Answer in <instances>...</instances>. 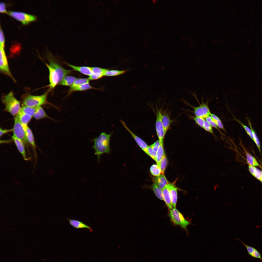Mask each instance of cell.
<instances>
[{"instance_id":"obj_1","label":"cell","mask_w":262,"mask_h":262,"mask_svg":"<svg viewBox=\"0 0 262 262\" xmlns=\"http://www.w3.org/2000/svg\"><path fill=\"white\" fill-rule=\"evenodd\" d=\"M112 134L102 132L98 137L93 139L94 144L93 147L98 161L101 155L105 153L108 154L110 151V142Z\"/></svg>"},{"instance_id":"obj_2","label":"cell","mask_w":262,"mask_h":262,"mask_svg":"<svg viewBox=\"0 0 262 262\" xmlns=\"http://www.w3.org/2000/svg\"><path fill=\"white\" fill-rule=\"evenodd\" d=\"M2 101L4 105V111L13 116H16L21 107L19 102L15 97L12 91H11L2 98Z\"/></svg>"},{"instance_id":"obj_3","label":"cell","mask_w":262,"mask_h":262,"mask_svg":"<svg viewBox=\"0 0 262 262\" xmlns=\"http://www.w3.org/2000/svg\"><path fill=\"white\" fill-rule=\"evenodd\" d=\"M48 92L40 95L29 94L24 98L22 106L36 107L48 103L47 97Z\"/></svg>"},{"instance_id":"obj_4","label":"cell","mask_w":262,"mask_h":262,"mask_svg":"<svg viewBox=\"0 0 262 262\" xmlns=\"http://www.w3.org/2000/svg\"><path fill=\"white\" fill-rule=\"evenodd\" d=\"M169 215L171 221L173 223L180 226L187 232L188 231L187 227L191 223L185 219L182 214L176 208L169 210Z\"/></svg>"},{"instance_id":"obj_5","label":"cell","mask_w":262,"mask_h":262,"mask_svg":"<svg viewBox=\"0 0 262 262\" xmlns=\"http://www.w3.org/2000/svg\"><path fill=\"white\" fill-rule=\"evenodd\" d=\"M13 129V135L22 140L25 145L28 146L29 144L27 139L26 131L16 115L14 118Z\"/></svg>"},{"instance_id":"obj_6","label":"cell","mask_w":262,"mask_h":262,"mask_svg":"<svg viewBox=\"0 0 262 262\" xmlns=\"http://www.w3.org/2000/svg\"><path fill=\"white\" fill-rule=\"evenodd\" d=\"M48 58L49 62V64H48L57 72L59 76L60 82L65 76L72 73V70L66 69L63 67L51 54H48Z\"/></svg>"},{"instance_id":"obj_7","label":"cell","mask_w":262,"mask_h":262,"mask_svg":"<svg viewBox=\"0 0 262 262\" xmlns=\"http://www.w3.org/2000/svg\"><path fill=\"white\" fill-rule=\"evenodd\" d=\"M7 13L23 25L27 24L36 19L34 15L21 12L10 11H7Z\"/></svg>"},{"instance_id":"obj_8","label":"cell","mask_w":262,"mask_h":262,"mask_svg":"<svg viewBox=\"0 0 262 262\" xmlns=\"http://www.w3.org/2000/svg\"><path fill=\"white\" fill-rule=\"evenodd\" d=\"M208 101L204 103L202 101L199 106L195 107L190 105L194 109L193 113L195 116L205 119L210 116L211 114L208 105Z\"/></svg>"},{"instance_id":"obj_9","label":"cell","mask_w":262,"mask_h":262,"mask_svg":"<svg viewBox=\"0 0 262 262\" xmlns=\"http://www.w3.org/2000/svg\"><path fill=\"white\" fill-rule=\"evenodd\" d=\"M4 48L0 47V69L3 73L10 77L14 81L13 77L9 69L8 60Z\"/></svg>"},{"instance_id":"obj_10","label":"cell","mask_w":262,"mask_h":262,"mask_svg":"<svg viewBox=\"0 0 262 262\" xmlns=\"http://www.w3.org/2000/svg\"><path fill=\"white\" fill-rule=\"evenodd\" d=\"M156 115L155 128L156 133L160 142H163L166 133L164 131L162 123L161 111L160 110H157Z\"/></svg>"},{"instance_id":"obj_11","label":"cell","mask_w":262,"mask_h":262,"mask_svg":"<svg viewBox=\"0 0 262 262\" xmlns=\"http://www.w3.org/2000/svg\"><path fill=\"white\" fill-rule=\"evenodd\" d=\"M120 122L123 126L129 132L139 146L147 155H148L147 148L148 146L146 143L140 137L134 133L127 126L125 123L121 120Z\"/></svg>"},{"instance_id":"obj_12","label":"cell","mask_w":262,"mask_h":262,"mask_svg":"<svg viewBox=\"0 0 262 262\" xmlns=\"http://www.w3.org/2000/svg\"><path fill=\"white\" fill-rule=\"evenodd\" d=\"M49 71V86L50 89H53L60 82L59 76L56 71L48 64H46Z\"/></svg>"},{"instance_id":"obj_13","label":"cell","mask_w":262,"mask_h":262,"mask_svg":"<svg viewBox=\"0 0 262 262\" xmlns=\"http://www.w3.org/2000/svg\"><path fill=\"white\" fill-rule=\"evenodd\" d=\"M65 63L67 66L71 68L74 70L79 72L85 75L89 76L93 74L92 67L87 66H77L65 62Z\"/></svg>"},{"instance_id":"obj_14","label":"cell","mask_w":262,"mask_h":262,"mask_svg":"<svg viewBox=\"0 0 262 262\" xmlns=\"http://www.w3.org/2000/svg\"><path fill=\"white\" fill-rule=\"evenodd\" d=\"M12 138L24 159L25 160H28V159L27 157L25 146V144L24 142L13 135L12 137Z\"/></svg>"},{"instance_id":"obj_15","label":"cell","mask_w":262,"mask_h":262,"mask_svg":"<svg viewBox=\"0 0 262 262\" xmlns=\"http://www.w3.org/2000/svg\"><path fill=\"white\" fill-rule=\"evenodd\" d=\"M92 74L89 76L90 80H95L99 79L104 76L105 73L107 69L98 67H92Z\"/></svg>"},{"instance_id":"obj_16","label":"cell","mask_w":262,"mask_h":262,"mask_svg":"<svg viewBox=\"0 0 262 262\" xmlns=\"http://www.w3.org/2000/svg\"><path fill=\"white\" fill-rule=\"evenodd\" d=\"M162 194L164 200L169 210L172 209L173 208L171 195L170 191L166 186L162 189Z\"/></svg>"},{"instance_id":"obj_17","label":"cell","mask_w":262,"mask_h":262,"mask_svg":"<svg viewBox=\"0 0 262 262\" xmlns=\"http://www.w3.org/2000/svg\"><path fill=\"white\" fill-rule=\"evenodd\" d=\"M26 134L27 141L33 148L35 158V161H36L37 158L36 151V145L32 132L28 127H27L26 130Z\"/></svg>"},{"instance_id":"obj_18","label":"cell","mask_w":262,"mask_h":262,"mask_svg":"<svg viewBox=\"0 0 262 262\" xmlns=\"http://www.w3.org/2000/svg\"><path fill=\"white\" fill-rule=\"evenodd\" d=\"M166 186L170 192L173 208H176L177 200V188L173 184L169 183Z\"/></svg>"},{"instance_id":"obj_19","label":"cell","mask_w":262,"mask_h":262,"mask_svg":"<svg viewBox=\"0 0 262 262\" xmlns=\"http://www.w3.org/2000/svg\"><path fill=\"white\" fill-rule=\"evenodd\" d=\"M66 219L68 221L70 225L75 228L77 229H87L90 232L93 231V229L90 226L81 221L69 218H66Z\"/></svg>"},{"instance_id":"obj_20","label":"cell","mask_w":262,"mask_h":262,"mask_svg":"<svg viewBox=\"0 0 262 262\" xmlns=\"http://www.w3.org/2000/svg\"><path fill=\"white\" fill-rule=\"evenodd\" d=\"M153 180L162 189L169 183L164 174H161L159 176L153 177Z\"/></svg>"},{"instance_id":"obj_21","label":"cell","mask_w":262,"mask_h":262,"mask_svg":"<svg viewBox=\"0 0 262 262\" xmlns=\"http://www.w3.org/2000/svg\"><path fill=\"white\" fill-rule=\"evenodd\" d=\"M16 115L26 131L28 127V124L33 117L26 114L20 111Z\"/></svg>"},{"instance_id":"obj_22","label":"cell","mask_w":262,"mask_h":262,"mask_svg":"<svg viewBox=\"0 0 262 262\" xmlns=\"http://www.w3.org/2000/svg\"><path fill=\"white\" fill-rule=\"evenodd\" d=\"M162 121L164 131L166 133L172 121L171 120L169 114L165 112L162 113Z\"/></svg>"},{"instance_id":"obj_23","label":"cell","mask_w":262,"mask_h":262,"mask_svg":"<svg viewBox=\"0 0 262 262\" xmlns=\"http://www.w3.org/2000/svg\"><path fill=\"white\" fill-rule=\"evenodd\" d=\"M91 89H97L91 86L89 83L82 84L68 90V95H69L73 92L75 91H82Z\"/></svg>"},{"instance_id":"obj_24","label":"cell","mask_w":262,"mask_h":262,"mask_svg":"<svg viewBox=\"0 0 262 262\" xmlns=\"http://www.w3.org/2000/svg\"><path fill=\"white\" fill-rule=\"evenodd\" d=\"M238 240L240 241L245 246L248 254L250 256L254 258L259 259L262 260L261 255L257 249L253 247L247 245L240 240Z\"/></svg>"},{"instance_id":"obj_25","label":"cell","mask_w":262,"mask_h":262,"mask_svg":"<svg viewBox=\"0 0 262 262\" xmlns=\"http://www.w3.org/2000/svg\"><path fill=\"white\" fill-rule=\"evenodd\" d=\"M33 117L35 119L37 120L44 118H48L52 119L48 115L41 106H38L37 107L36 111Z\"/></svg>"},{"instance_id":"obj_26","label":"cell","mask_w":262,"mask_h":262,"mask_svg":"<svg viewBox=\"0 0 262 262\" xmlns=\"http://www.w3.org/2000/svg\"><path fill=\"white\" fill-rule=\"evenodd\" d=\"M77 79L74 76L66 75L62 79L59 84L62 86H71Z\"/></svg>"},{"instance_id":"obj_27","label":"cell","mask_w":262,"mask_h":262,"mask_svg":"<svg viewBox=\"0 0 262 262\" xmlns=\"http://www.w3.org/2000/svg\"><path fill=\"white\" fill-rule=\"evenodd\" d=\"M248 125L251 129L253 134V141L255 143L259 151L261 152V145L260 141L258 135L252 127L250 120L248 118H247Z\"/></svg>"},{"instance_id":"obj_28","label":"cell","mask_w":262,"mask_h":262,"mask_svg":"<svg viewBox=\"0 0 262 262\" xmlns=\"http://www.w3.org/2000/svg\"><path fill=\"white\" fill-rule=\"evenodd\" d=\"M164 154L163 142H160V145L156 152V156L155 161L157 164L160 167V162Z\"/></svg>"},{"instance_id":"obj_29","label":"cell","mask_w":262,"mask_h":262,"mask_svg":"<svg viewBox=\"0 0 262 262\" xmlns=\"http://www.w3.org/2000/svg\"><path fill=\"white\" fill-rule=\"evenodd\" d=\"M37 107H33L27 106H22L19 111L33 117Z\"/></svg>"},{"instance_id":"obj_30","label":"cell","mask_w":262,"mask_h":262,"mask_svg":"<svg viewBox=\"0 0 262 262\" xmlns=\"http://www.w3.org/2000/svg\"><path fill=\"white\" fill-rule=\"evenodd\" d=\"M152 189L158 198L161 200H164L162 190L155 183H154L152 185Z\"/></svg>"},{"instance_id":"obj_31","label":"cell","mask_w":262,"mask_h":262,"mask_svg":"<svg viewBox=\"0 0 262 262\" xmlns=\"http://www.w3.org/2000/svg\"><path fill=\"white\" fill-rule=\"evenodd\" d=\"M246 159L249 165L254 166H258L259 165L256 159L247 151H245Z\"/></svg>"},{"instance_id":"obj_32","label":"cell","mask_w":262,"mask_h":262,"mask_svg":"<svg viewBox=\"0 0 262 262\" xmlns=\"http://www.w3.org/2000/svg\"><path fill=\"white\" fill-rule=\"evenodd\" d=\"M150 170L151 174L155 177H157L161 174V171L160 166L157 164H154L150 167Z\"/></svg>"},{"instance_id":"obj_33","label":"cell","mask_w":262,"mask_h":262,"mask_svg":"<svg viewBox=\"0 0 262 262\" xmlns=\"http://www.w3.org/2000/svg\"><path fill=\"white\" fill-rule=\"evenodd\" d=\"M126 70H107L104 76H118L124 73Z\"/></svg>"},{"instance_id":"obj_34","label":"cell","mask_w":262,"mask_h":262,"mask_svg":"<svg viewBox=\"0 0 262 262\" xmlns=\"http://www.w3.org/2000/svg\"><path fill=\"white\" fill-rule=\"evenodd\" d=\"M90 80L88 78H77L73 84L70 86L69 89H72L82 84L89 83Z\"/></svg>"},{"instance_id":"obj_35","label":"cell","mask_w":262,"mask_h":262,"mask_svg":"<svg viewBox=\"0 0 262 262\" xmlns=\"http://www.w3.org/2000/svg\"><path fill=\"white\" fill-rule=\"evenodd\" d=\"M234 117V120L237 122L241 125L244 129L248 135L253 140V134L251 129L244 124L239 120L237 118L235 117Z\"/></svg>"},{"instance_id":"obj_36","label":"cell","mask_w":262,"mask_h":262,"mask_svg":"<svg viewBox=\"0 0 262 262\" xmlns=\"http://www.w3.org/2000/svg\"><path fill=\"white\" fill-rule=\"evenodd\" d=\"M210 116L216 123L218 128L225 131L223 124L219 118L214 114H211Z\"/></svg>"},{"instance_id":"obj_37","label":"cell","mask_w":262,"mask_h":262,"mask_svg":"<svg viewBox=\"0 0 262 262\" xmlns=\"http://www.w3.org/2000/svg\"><path fill=\"white\" fill-rule=\"evenodd\" d=\"M167 160L165 154H164L160 163V166L161 171V174H164L167 165Z\"/></svg>"},{"instance_id":"obj_38","label":"cell","mask_w":262,"mask_h":262,"mask_svg":"<svg viewBox=\"0 0 262 262\" xmlns=\"http://www.w3.org/2000/svg\"><path fill=\"white\" fill-rule=\"evenodd\" d=\"M191 118L194 120L196 123L199 126L203 128L204 124L205 119L196 116H190Z\"/></svg>"},{"instance_id":"obj_39","label":"cell","mask_w":262,"mask_h":262,"mask_svg":"<svg viewBox=\"0 0 262 262\" xmlns=\"http://www.w3.org/2000/svg\"><path fill=\"white\" fill-rule=\"evenodd\" d=\"M204 130L210 133L213 134L212 127L205 119L203 128Z\"/></svg>"},{"instance_id":"obj_40","label":"cell","mask_w":262,"mask_h":262,"mask_svg":"<svg viewBox=\"0 0 262 262\" xmlns=\"http://www.w3.org/2000/svg\"><path fill=\"white\" fill-rule=\"evenodd\" d=\"M147 151L148 155L155 161L156 156V152L154 151L149 146L148 147Z\"/></svg>"},{"instance_id":"obj_41","label":"cell","mask_w":262,"mask_h":262,"mask_svg":"<svg viewBox=\"0 0 262 262\" xmlns=\"http://www.w3.org/2000/svg\"><path fill=\"white\" fill-rule=\"evenodd\" d=\"M205 120L211 125L212 127H213L218 130V127L216 123L213 120L212 118L210 116L206 117Z\"/></svg>"},{"instance_id":"obj_42","label":"cell","mask_w":262,"mask_h":262,"mask_svg":"<svg viewBox=\"0 0 262 262\" xmlns=\"http://www.w3.org/2000/svg\"><path fill=\"white\" fill-rule=\"evenodd\" d=\"M5 38L3 33L0 27V47L4 48Z\"/></svg>"},{"instance_id":"obj_43","label":"cell","mask_w":262,"mask_h":262,"mask_svg":"<svg viewBox=\"0 0 262 262\" xmlns=\"http://www.w3.org/2000/svg\"><path fill=\"white\" fill-rule=\"evenodd\" d=\"M160 144V142L159 140H158L149 146L152 148L154 151L156 152Z\"/></svg>"},{"instance_id":"obj_44","label":"cell","mask_w":262,"mask_h":262,"mask_svg":"<svg viewBox=\"0 0 262 262\" xmlns=\"http://www.w3.org/2000/svg\"><path fill=\"white\" fill-rule=\"evenodd\" d=\"M254 176L257 179L260 180L262 178V172L256 168Z\"/></svg>"},{"instance_id":"obj_45","label":"cell","mask_w":262,"mask_h":262,"mask_svg":"<svg viewBox=\"0 0 262 262\" xmlns=\"http://www.w3.org/2000/svg\"><path fill=\"white\" fill-rule=\"evenodd\" d=\"M13 128L9 129H3L1 128H0V137H1L3 135L11 131H13Z\"/></svg>"},{"instance_id":"obj_46","label":"cell","mask_w":262,"mask_h":262,"mask_svg":"<svg viewBox=\"0 0 262 262\" xmlns=\"http://www.w3.org/2000/svg\"><path fill=\"white\" fill-rule=\"evenodd\" d=\"M0 12L7 13V11L6 9L5 4L2 2H1L0 3Z\"/></svg>"},{"instance_id":"obj_47","label":"cell","mask_w":262,"mask_h":262,"mask_svg":"<svg viewBox=\"0 0 262 262\" xmlns=\"http://www.w3.org/2000/svg\"><path fill=\"white\" fill-rule=\"evenodd\" d=\"M249 169L251 173L254 176L256 168L254 166L249 165Z\"/></svg>"},{"instance_id":"obj_48","label":"cell","mask_w":262,"mask_h":262,"mask_svg":"<svg viewBox=\"0 0 262 262\" xmlns=\"http://www.w3.org/2000/svg\"><path fill=\"white\" fill-rule=\"evenodd\" d=\"M260 181H261V182L262 183V178L261 179Z\"/></svg>"},{"instance_id":"obj_49","label":"cell","mask_w":262,"mask_h":262,"mask_svg":"<svg viewBox=\"0 0 262 262\" xmlns=\"http://www.w3.org/2000/svg\"></svg>"}]
</instances>
